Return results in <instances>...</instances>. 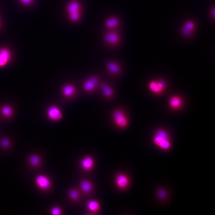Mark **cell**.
Returning a JSON list of instances; mask_svg holds the SVG:
<instances>
[{
    "label": "cell",
    "instance_id": "1",
    "mask_svg": "<svg viewBox=\"0 0 215 215\" xmlns=\"http://www.w3.org/2000/svg\"><path fill=\"white\" fill-rule=\"evenodd\" d=\"M66 11L71 21L76 23L81 18V6L77 0H71L67 4Z\"/></svg>",
    "mask_w": 215,
    "mask_h": 215
},
{
    "label": "cell",
    "instance_id": "2",
    "mask_svg": "<svg viewBox=\"0 0 215 215\" xmlns=\"http://www.w3.org/2000/svg\"><path fill=\"white\" fill-rule=\"evenodd\" d=\"M153 142L156 145L163 150L170 149L171 144L168 134L163 130H158L155 133Z\"/></svg>",
    "mask_w": 215,
    "mask_h": 215
},
{
    "label": "cell",
    "instance_id": "3",
    "mask_svg": "<svg viewBox=\"0 0 215 215\" xmlns=\"http://www.w3.org/2000/svg\"><path fill=\"white\" fill-rule=\"evenodd\" d=\"M113 121L116 125L121 128H125L128 125V120L126 114L122 110H116L113 112Z\"/></svg>",
    "mask_w": 215,
    "mask_h": 215
},
{
    "label": "cell",
    "instance_id": "4",
    "mask_svg": "<svg viewBox=\"0 0 215 215\" xmlns=\"http://www.w3.org/2000/svg\"><path fill=\"white\" fill-rule=\"evenodd\" d=\"M104 40L107 44L111 46H115L119 43V34L115 31H111L107 33L104 35Z\"/></svg>",
    "mask_w": 215,
    "mask_h": 215
},
{
    "label": "cell",
    "instance_id": "5",
    "mask_svg": "<svg viewBox=\"0 0 215 215\" xmlns=\"http://www.w3.org/2000/svg\"><path fill=\"white\" fill-rule=\"evenodd\" d=\"M47 114L50 119L54 121L61 120L63 117V114L60 109L56 106H52L48 108Z\"/></svg>",
    "mask_w": 215,
    "mask_h": 215
},
{
    "label": "cell",
    "instance_id": "6",
    "mask_svg": "<svg viewBox=\"0 0 215 215\" xmlns=\"http://www.w3.org/2000/svg\"><path fill=\"white\" fill-rule=\"evenodd\" d=\"M149 89L154 94H160L164 90L165 83L163 81H152L149 83Z\"/></svg>",
    "mask_w": 215,
    "mask_h": 215
},
{
    "label": "cell",
    "instance_id": "7",
    "mask_svg": "<svg viewBox=\"0 0 215 215\" xmlns=\"http://www.w3.org/2000/svg\"><path fill=\"white\" fill-rule=\"evenodd\" d=\"M35 181L37 186L43 190L48 189L51 186V182L50 179L43 175L37 176Z\"/></svg>",
    "mask_w": 215,
    "mask_h": 215
},
{
    "label": "cell",
    "instance_id": "8",
    "mask_svg": "<svg viewBox=\"0 0 215 215\" xmlns=\"http://www.w3.org/2000/svg\"><path fill=\"white\" fill-rule=\"evenodd\" d=\"M115 182L118 187L120 189H124L129 185L130 180L126 175L119 174L116 177Z\"/></svg>",
    "mask_w": 215,
    "mask_h": 215
},
{
    "label": "cell",
    "instance_id": "9",
    "mask_svg": "<svg viewBox=\"0 0 215 215\" xmlns=\"http://www.w3.org/2000/svg\"><path fill=\"white\" fill-rule=\"evenodd\" d=\"M98 79L95 77H91L88 80L85 81L84 83L83 87L84 89L86 91H93L96 85L97 84Z\"/></svg>",
    "mask_w": 215,
    "mask_h": 215
},
{
    "label": "cell",
    "instance_id": "10",
    "mask_svg": "<svg viewBox=\"0 0 215 215\" xmlns=\"http://www.w3.org/2000/svg\"><path fill=\"white\" fill-rule=\"evenodd\" d=\"M11 57V54L8 50L5 49L0 50V67L5 65Z\"/></svg>",
    "mask_w": 215,
    "mask_h": 215
},
{
    "label": "cell",
    "instance_id": "11",
    "mask_svg": "<svg viewBox=\"0 0 215 215\" xmlns=\"http://www.w3.org/2000/svg\"><path fill=\"white\" fill-rule=\"evenodd\" d=\"M195 28V25L193 22L188 21L184 24L181 29V33L185 36H190Z\"/></svg>",
    "mask_w": 215,
    "mask_h": 215
},
{
    "label": "cell",
    "instance_id": "12",
    "mask_svg": "<svg viewBox=\"0 0 215 215\" xmlns=\"http://www.w3.org/2000/svg\"><path fill=\"white\" fill-rule=\"evenodd\" d=\"M94 161L91 157H85L82 159L81 165L82 168L85 170H90L93 167Z\"/></svg>",
    "mask_w": 215,
    "mask_h": 215
},
{
    "label": "cell",
    "instance_id": "13",
    "mask_svg": "<svg viewBox=\"0 0 215 215\" xmlns=\"http://www.w3.org/2000/svg\"><path fill=\"white\" fill-rule=\"evenodd\" d=\"M76 89L71 85H65L62 88L63 95L66 97H71L75 94Z\"/></svg>",
    "mask_w": 215,
    "mask_h": 215
},
{
    "label": "cell",
    "instance_id": "14",
    "mask_svg": "<svg viewBox=\"0 0 215 215\" xmlns=\"http://www.w3.org/2000/svg\"><path fill=\"white\" fill-rule=\"evenodd\" d=\"M182 101L181 99L178 96H173L169 100L170 106L174 109H177L182 105Z\"/></svg>",
    "mask_w": 215,
    "mask_h": 215
},
{
    "label": "cell",
    "instance_id": "15",
    "mask_svg": "<svg viewBox=\"0 0 215 215\" xmlns=\"http://www.w3.org/2000/svg\"><path fill=\"white\" fill-rule=\"evenodd\" d=\"M119 24V21L117 18L115 17H111L107 19L105 22V25L106 27L110 29L116 27Z\"/></svg>",
    "mask_w": 215,
    "mask_h": 215
},
{
    "label": "cell",
    "instance_id": "16",
    "mask_svg": "<svg viewBox=\"0 0 215 215\" xmlns=\"http://www.w3.org/2000/svg\"><path fill=\"white\" fill-rule=\"evenodd\" d=\"M107 68L109 71L114 74H117L119 73L120 71V67L119 65L116 63L113 62L108 63Z\"/></svg>",
    "mask_w": 215,
    "mask_h": 215
},
{
    "label": "cell",
    "instance_id": "17",
    "mask_svg": "<svg viewBox=\"0 0 215 215\" xmlns=\"http://www.w3.org/2000/svg\"><path fill=\"white\" fill-rule=\"evenodd\" d=\"M87 207L92 212H96L100 209V205L96 200H91L87 203Z\"/></svg>",
    "mask_w": 215,
    "mask_h": 215
},
{
    "label": "cell",
    "instance_id": "18",
    "mask_svg": "<svg viewBox=\"0 0 215 215\" xmlns=\"http://www.w3.org/2000/svg\"><path fill=\"white\" fill-rule=\"evenodd\" d=\"M81 188L82 190L86 193L91 192L92 189V184L89 181H83L81 183Z\"/></svg>",
    "mask_w": 215,
    "mask_h": 215
},
{
    "label": "cell",
    "instance_id": "19",
    "mask_svg": "<svg viewBox=\"0 0 215 215\" xmlns=\"http://www.w3.org/2000/svg\"><path fill=\"white\" fill-rule=\"evenodd\" d=\"M101 89L106 97H110L113 95V89L107 85L104 84L102 85Z\"/></svg>",
    "mask_w": 215,
    "mask_h": 215
},
{
    "label": "cell",
    "instance_id": "20",
    "mask_svg": "<svg viewBox=\"0 0 215 215\" xmlns=\"http://www.w3.org/2000/svg\"><path fill=\"white\" fill-rule=\"evenodd\" d=\"M30 164L33 166H37L40 163V159L38 155H33L29 158Z\"/></svg>",
    "mask_w": 215,
    "mask_h": 215
},
{
    "label": "cell",
    "instance_id": "21",
    "mask_svg": "<svg viewBox=\"0 0 215 215\" xmlns=\"http://www.w3.org/2000/svg\"><path fill=\"white\" fill-rule=\"evenodd\" d=\"M69 196L71 199L73 200H76L79 197V193L77 190L73 189L69 191Z\"/></svg>",
    "mask_w": 215,
    "mask_h": 215
},
{
    "label": "cell",
    "instance_id": "22",
    "mask_svg": "<svg viewBox=\"0 0 215 215\" xmlns=\"http://www.w3.org/2000/svg\"><path fill=\"white\" fill-rule=\"evenodd\" d=\"M12 109L10 107L6 106L2 108V114L6 116H11L12 114Z\"/></svg>",
    "mask_w": 215,
    "mask_h": 215
},
{
    "label": "cell",
    "instance_id": "23",
    "mask_svg": "<svg viewBox=\"0 0 215 215\" xmlns=\"http://www.w3.org/2000/svg\"><path fill=\"white\" fill-rule=\"evenodd\" d=\"M51 214L54 215H59L61 214L62 211L61 209L59 207H55L51 210Z\"/></svg>",
    "mask_w": 215,
    "mask_h": 215
},
{
    "label": "cell",
    "instance_id": "24",
    "mask_svg": "<svg viewBox=\"0 0 215 215\" xmlns=\"http://www.w3.org/2000/svg\"><path fill=\"white\" fill-rule=\"evenodd\" d=\"M1 144H2V146L4 147H8L9 146L10 144V142L9 140H7V139H5V140H2V141H1Z\"/></svg>",
    "mask_w": 215,
    "mask_h": 215
},
{
    "label": "cell",
    "instance_id": "25",
    "mask_svg": "<svg viewBox=\"0 0 215 215\" xmlns=\"http://www.w3.org/2000/svg\"><path fill=\"white\" fill-rule=\"evenodd\" d=\"M159 196L161 198H163L165 197L166 196V193L163 190H161L159 192Z\"/></svg>",
    "mask_w": 215,
    "mask_h": 215
},
{
    "label": "cell",
    "instance_id": "26",
    "mask_svg": "<svg viewBox=\"0 0 215 215\" xmlns=\"http://www.w3.org/2000/svg\"><path fill=\"white\" fill-rule=\"evenodd\" d=\"M20 1L24 4L28 5L30 4L33 0H20Z\"/></svg>",
    "mask_w": 215,
    "mask_h": 215
}]
</instances>
